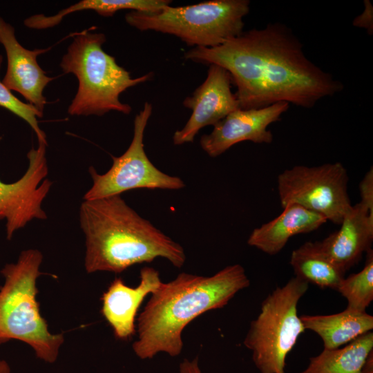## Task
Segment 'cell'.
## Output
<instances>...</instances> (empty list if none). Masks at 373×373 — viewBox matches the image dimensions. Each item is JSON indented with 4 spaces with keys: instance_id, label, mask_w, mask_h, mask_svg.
Returning a JSON list of instances; mask_svg holds the SVG:
<instances>
[{
    "instance_id": "30bf717a",
    "label": "cell",
    "mask_w": 373,
    "mask_h": 373,
    "mask_svg": "<svg viewBox=\"0 0 373 373\" xmlns=\"http://www.w3.org/2000/svg\"><path fill=\"white\" fill-rule=\"evenodd\" d=\"M46 147V144L39 142L37 149L29 151L28 167L19 180L10 184L0 180V220L6 221L8 240L33 219L47 218L41 204L52 182L46 179L48 173Z\"/></svg>"
},
{
    "instance_id": "7c38bea8",
    "label": "cell",
    "mask_w": 373,
    "mask_h": 373,
    "mask_svg": "<svg viewBox=\"0 0 373 373\" xmlns=\"http://www.w3.org/2000/svg\"><path fill=\"white\" fill-rule=\"evenodd\" d=\"M289 106V103L281 102L261 108H238L214 125L209 134L201 137L200 146L216 157L241 142L271 143L273 135L267 128L278 121Z\"/></svg>"
},
{
    "instance_id": "7402d4cb",
    "label": "cell",
    "mask_w": 373,
    "mask_h": 373,
    "mask_svg": "<svg viewBox=\"0 0 373 373\" xmlns=\"http://www.w3.org/2000/svg\"><path fill=\"white\" fill-rule=\"evenodd\" d=\"M2 61L3 57L0 55V68ZM0 106L8 110L26 121L37 135L38 142L47 144L46 135L39 126V122L37 119L38 118L42 117L43 114L32 104L24 103L17 98L1 80Z\"/></svg>"
},
{
    "instance_id": "52a82bcc",
    "label": "cell",
    "mask_w": 373,
    "mask_h": 373,
    "mask_svg": "<svg viewBox=\"0 0 373 373\" xmlns=\"http://www.w3.org/2000/svg\"><path fill=\"white\" fill-rule=\"evenodd\" d=\"M308 288L307 283L294 276L262 302L243 342L259 373H285L286 357L306 330L297 308Z\"/></svg>"
},
{
    "instance_id": "5bb4252c",
    "label": "cell",
    "mask_w": 373,
    "mask_h": 373,
    "mask_svg": "<svg viewBox=\"0 0 373 373\" xmlns=\"http://www.w3.org/2000/svg\"><path fill=\"white\" fill-rule=\"evenodd\" d=\"M140 283L126 285L116 278L102 296V314L113 329L116 338L127 340L135 333V318L146 296L155 292L162 282L157 270L144 267L140 270Z\"/></svg>"
},
{
    "instance_id": "7a4b0ae2",
    "label": "cell",
    "mask_w": 373,
    "mask_h": 373,
    "mask_svg": "<svg viewBox=\"0 0 373 373\" xmlns=\"http://www.w3.org/2000/svg\"><path fill=\"white\" fill-rule=\"evenodd\" d=\"M249 285L239 264L229 265L211 276L183 272L162 283L137 317L134 353L142 360L151 359L160 352L178 356L183 348L185 327L204 313L224 307Z\"/></svg>"
},
{
    "instance_id": "cb8c5ba5",
    "label": "cell",
    "mask_w": 373,
    "mask_h": 373,
    "mask_svg": "<svg viewBox=\"0 0 373 373\" xmlns=\"http://www.w3.org/2000/svg\"><path fill=\"white\" fill-rule=\"evenodd\" d=\"M365 9L353 21V26L365 28L369 35L373 32V8L368 0L364 1Z\"/></svg>"
},
{
    "instance_id": "44dd1931",
    "label": "cell",
    "mask_w": 373,
    "mask_h": 373,
    "mask_svg": "<svg viewBox=\"0 0 373 373\" xmlns=\"http://www.w3.org/2000/svg\"><path fill=\"white\" fill-rule=\"evenodd\" d=\"M363 268L358 273L344 278L336 291L347 300V308L366 312L373 300V252H367Z\"/></svg>"
},
{
    "instance_id": "277c9868",
    "label": "cell",
    "mask_w": 373,
    "mask_h": 373,
    "mask_svg": "<svg viewBox=\"0 0 373 373\" xmlns=\"http://www.w3.org/2000/svg\"><path fill=\"white\" fill-rule=\"evenodd\" d=\"M105 41L104 34L84 30L75 34L62 57L63 73L73 74L78 80L77 93L68 108L70 115L102 116L110 111L128 115L132 108L119 100L120 95L153 75L149 73L132 78L103 50Z\"/></svg>"
},
{
    "instance_id": "9c48e42d",
    "label": "cell",
    "mask_w": 373,
    "mask_h": 373,
    "mask_svg": "<svg viewBox=\"0 0 373 373\" xmlns=\"http://www.w3.org/2000/svg\"><path fill=\"white\" fill-rule=\"evenodd\" d=\"M152 110L151 104L145 102L135 117L133 137L128 148L121 156L113 157V164L106 173L99 174L94 167L89 168L93 185L84 200L120 195L134 189L178 190L185 186L180 178L155 167L146 154L144 135Z\"/></svg>"
},
{
    "instance_id": "5b68a950",
    "label": "cell",
    "mask_w": 373,
    "mask_h": 373,
    "mask_svg": "<svg viewBox=\"0 0 373 373\" xmlns=\"http://www.w3.org/2000/svg\"><path fill=\"white\" fill-rule=\"evenodd\" d=\"M42 260L39 251L25 250L15 263L1 270L5 281L0 287V344L11 339L22 341L38 358L53 363L64 338L50 332L40 312L37 280Z\"/></svg>"
},
{
    "instance_id": "ffe728a7",
    "label": "cell",
    "mask_w": 373,
    "mask_h": 373,
    "mask_svg": "<svg viewBox=\"0 0 373 373\" xmlns=\"http://www.w3.org/2000/svg\"><path fill=\"white\" fill-rule=\"evenodd\" d=\"M171 2L169 0H83L52 16L32 15L24 20V24L32 29H46L59 24L66 15L78 11L92 10L104 17L113 16L121 10L154 12L169 6Z\"/></svg>"
},
{
    "instance_id": "603a6c76",
    "label": "cell",
    "mask_w": 373,
    "mask_h": 373,
    "mask_svg": "<svg viewBox=\"0 0 373 373\" xmlns=\"http://www.w3.org/2000/svg\"><path fill=\"white\" fill-rule=\"evenodd\" d=\"M360 202L373 213V170L371 168L359 184Z\"/></svg>"
},
{
    "instance_id": "4316f807",
    "label": "cell",
    "mask_w": 373,
    "mask_h": 373,
    "mask_svg": "<svg viewBox=\"0 0 373 373\" xmlns=\"http://www.w3.org/2000/svg\"><path fill=\"white\" fill-rule=\"evenodd\" d=\"M0 373H11L10 367L5 360L0 359Z\"/></svg>"
},
{
    "instance_id": "4fadbf2b",
    "label": "cell",
    "mask_w": 373,
    "mask_h": 373,
    "mask_svg": "<svg viewBox=\"0 0 373 373\" xmlns=\"http://www.w3.org/2000/svg\"><path fill=\"white\" fill-rule=\"evenodd\" d=\"M0 43L7 57V69L2 80L10 90L20 93L28 104L43 114L46 99L45 87L54 78L48 77L37 62V57L49 48L30 50L18 41L14 28L0 17Z\"/></svg>"
},
{
    "instance_id": "484cf974",
    "label": "cell",
    "mask_w": 373,
    "mask_h": 373,
    "mask_svg": "<svg viewBox=\"0 0 373 373\" xmlns=\"http://www.w3.org/2000/svg\"><path fill=\"white\" fill-rule=\"evenodd\" d=\"M372 355L373 352H372L366 358L361 373H373Z\"/></svg>"
},
{
    "instance_id": "9a60e30c",
    "label": "cell",
    "mask_w": 373,
    "mask_h": 373,
    "mask_svg": "<svg viewBox=\"0 0 373 373\" xmlns=\"http://www.w3.org/2000/svg\"><path fill=\"white\" fill-rule=\"evenodd\" d=\"M338 230L321 241V251L345 272L356 265L364 252L371 249L373 213L361 202L352 205Z\"/></svg>"
},
{
    "instance_id": "8fae6325",
    "label": "cell",
    "mask_w": 373,
    "mask_h": 373,
    "mask_svg": "<svg viewBox=\"0 0 373 373\" xmlns=\"http://www.w3.org/2000/svg\"><path fill=\"white\" fill-rule=\"evenodd\" d=\"M231 84L227 70L216 64L209 65L204 82L183 101V105L192 112L184 127L174 133L175 145L193 142L201 128L216 125L240 108L235 93L231 91Z\"/></svg>"
},
{
    "instance_id": "2e32d148",
    "label": "cell",
    "mask_w": 373,
    "mask_h": 373,
    "mask_svg": "<svg viewBox=\"0 0 373 373\" xmlns=\"http://www.w3.org/2000/svg\"><path fill=\"white\" fill-rule=\"evenodd\" d=\"M327 221L316 212L298 204H288L278 217L254 229L247 244L267 254L276 255L291 237L314 231Z\"/></svg>"
},
{
    "instance_id": "d6986e66",
    "label": "cell",
    "mask_w": 373,
    "mask_h": 373,
    "mask_svg": "<svg viewBox=\"0 0 373 373\" xmlns=\"http://www.w3.org/2000/svg\"><path fill=\"white\" fill-rule=\"evenodd\" d=\"M373 350V332H369L343 347L324 349L311 357L307 367L299 373H361Z\"/></svg>"
},
{
    "instance_id": "6da1fadb",
    "label": "cell",
    "mask_w": 373,
    "mask_h": 373,
    "mask_svg": "<svg viewBox=\"0 0 373 373\" xmlns=\"http://www.w3.org/2000/svg\"><path fill=\"white\" fill-rule=\"evenodd\" d=\"M184 57L227 70L242 109L281 102L311 108L343 89L339 80L308 59L300 41L281 23L243 31L216 47L192 48Z\"/></svg>"
},
{
    "instance_id": "e0dca14e",
    "label": "cell",
    "mask_w": 373,
    "mask_h": 373,
    "mask_svg": "<svg viewBox=\"0 0 373 373\" xmlns=\"http://www.w3.org/2000/svg\"><path fill=\"white\" fill-rule=\"evenodd\" d=\"M300 318L305 329L320 336L326 350L341 347L373 329L372 315L347 307L334 314H304Z\"/></svg>"
},
{
    "instance_id": "8992f818",
    "label": "cell",
    "mask_w": 373,
    "mask_h": 373,
    "mask_svg": "<svg viewBox=\"0 0 373 373\" xmlns=\"http://www.w3.org/2000/svg\"><path fill=\"white\" fill-rule=\"evenodd\" d=\"M249 10V0H211L154 12L131 11L125 20L139 30L171 35L193 48H213L243 32Z\"/></svg>"
},
{
    "instance_id": "d4e9b609",
    "label": "cell",
    "mask_w": 373,
    "mask_h": 373,
    "mask_svg": "<svg viewBox=\"0 0 373 373\" xmlns=\"http://www.w3.org/2000/svg\"><path fill=\"white\" fill-rule=\"evenodd\" d=\"M198 361V357L193 360L184 359L179 365V373H202Z\"/></svg>"
},
{
    "instance_id": "ac0fdd59",
    "label": "cell",
    "mask_w": 373,
    "mask_h": 373,
    "mask_svg": "<svg viewBox=\"0 0 373 373\" xmlns=\"http://www.w3.org/2000/svg\"><path fill=\"white\" fill-rule=\"evenodd\" d=\"M289 263L295 277L322 289L336 290L345 272L329 259L316 242H306L294 249Z\"/></svg>"
},
{
    "instance_id": "ba28073f",
    "label": "cell",
    "mask_w": 373,
    "mask_h": 373,
    "mask_svg": "<svg viewBox=\"0 0 373 373\" xmlns=\"http://www.w3.org/2000/svg\"><path fill=\"white\" fill-rule=\"evenodd\" d=\"M348 175L340 162L318 166H295L277 178L281 206L295 204L340 224L352 207L347 193Z\"/></svg>"
},
{
    "instance_id": "3957f363",
    "label": "cell",
    "mask_w": 373,
    "mask_h": 373,
    "mask_svg": "<svg viewBox=\"0 0 373 373\" xmlns=\"http://www.w3.org/2000/svg\"><path fill=\"white\" fill-rule=\"evenodd\" d=\"M85 236L84 265L88 273H121L157 258L180 268L186 260L183 247L141 217L120 195L86 200L79 208Z\"/></svg>"
}]
</instances>
